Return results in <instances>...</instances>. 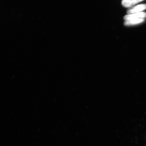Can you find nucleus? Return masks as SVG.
Instances as JSON below:
<instances>
[{
    "label": "nucleus",
    "mask_w": 146,
    "mask_h": 146,
    "mask_svg": "<svg viewBox=\"0 0 146 146\" xmlns=\"http://www.w3.org/2000/svg\"><path fill=\"white\" fill-rule=\"evenodd\" d=\"M146 18V13L144 12L128 14L124 17L125 21L132 20V19H145Z\"/></svg>",
    "instance_id": "obj_1"
},
{
    "label": "nucleus",
    "mask_w": 146,
    "mask_h": 146,
    "mask_svg": "<svg viewBox=\"0 0 146 146\" xmlns=\"http://www.w3.org/2000/svg\"><path fill=\"white\" fill-rule=\"evenodd\" d=\"M146 9V4H140L131 7L127 9L128 14H132V13H139L142 12L143 11Z\"/></svg>",
    "instance_id": "obj_2"
},
{
    "label": "nucleus",
    "mask_w": 146,
    "mask_h": 146,
    "mask_svg": "<svg viewBox=\"0 0 146 146\" xmlns=\"http://www.w3.org/2000/svg\"><path fill=\"white\" fill-rule=\"evenodd\" d=\"M143 1L144 0H122V5L124 7L129 8Z\"/></svg>",
    "instance_id": "obj_3"
},
{
    "label": "nucleus",
    "mask_w": 146,
    "mask_h": 146,
    "mask_svg": "<svg viewBox=\"0 0 146 146\" xmlns=\"http://www.w3.org/2000/svg\"><path fill=\"white\" fill-rule=\"evenodd\" d=\"M145 19H132V20H126L125 21L124 25L127 26L135 25L143 23L145 21Z\"/></svg>",
    "instance_id": "obj_4"
}]
</instances>
